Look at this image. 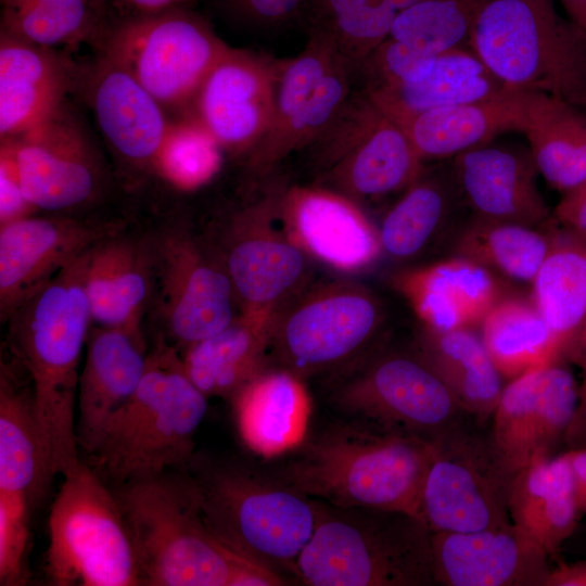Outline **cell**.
I'll list each match as a JSON object with an SVG mask.
<instances>
[{"label": "cell", "mask_w": 586, "mask_h": 586, "mask_svg": "<svg viewBox=\"0 0 586 586\" xmlns=\"http://www.w3.org/2000/svg\"><path fill=\"white\" fill-rule=\"evenodd\" d=\"M276 318L240 313L215 334L183 348L184 370L208 397H233L266 369Z\"/></svg>", "instance_id": "f1b7e54d"}, {"label": "cell", "mask_w": 586, "mask_h": 586, "mask_svg": "<svg viewBox=\"0 0 586 586\" xmlns=\"http://www.w3.org/2000/svg\"><path fill=\"white\" fill-rule=\"evenodd\" d=\"M392 283L422 327L436 331L480 327L501 298L489 269L457 255L398 271Z\"/></svg>", "instance_id": "cb8c5ba5"}, {"label": "cell", "mask_w": 586, "mask_h": 586, "mask_svg": "<svg viewBox=\"0 0 586 586\" xmlns=\"http://www.w3.org/2000/svg\"><path fill=\"white\" fill-rule=\"evenodd\" d=\"M552 232L532 226L474 217L455 243V254L511 279L531 282L547 256Z\"/></svg>", "instance_id": "ab89813d"}, {"label": "cell", "mask_w": 586, "mask_h": 586, "mask_svg": "<svg viewBox=\"0 0 586 586\" xmlns=\"http://www.w3.org/2000/svg\"><path fill=\"white\" fill-rule=\"evenodd\" d=\"M224 267L241 313L276 318L306 288L308 256L283 229L277 190L239 212L230 222Z\"/></svg>", "instance_id": "5bb4252c"}, {"label": "cell", "mask_w": 586, "mask_h": 586, "mask_svg": "<svg viewBox=\"0 0 586 586\" xmlns=\"http://www.w3.org/2000/svg\"><path fill=\"white\" fill-rule=\"evenodd\" d=\"M141 330L95 327L89 331L77 394L76 435L88 454L110 419L135 393L148 366Z\"/></svg>", "instance_id": "603a6c76"}, {"label": "cell", "mask_w": 586, "mask_h": 586, "mask_svg": "<svg viewBox=\"0 0 586 586\" xmlns=\"http://www.w3.org/2000/svg\"><path fill=\"white\" fill-rule=\"evenodd\" d=\"M279 220L311 258L343 272L371 266L382 253L378 229L356 201L321 184L277 190Z\"/></svg>", "instance_id": "ffe728a7"}, {"label": "cell", "mask_w": 586, "mask_h": 586, "mask_svg": "<svg viewBox=\"0 0 586 586\" xmlns=\"http://www.w3.org/2000/svg\"><path fill=\"white\" fill-rule=\"evenodd\" d=\"M332 402L346 413L437 440L456 430L461 410L448 387L415 351L362 360L337 383Z\"/></svg>", "instance_id": "7c38bea8"}, {"label": "cell", "mask_w": 586, "mask_h": 586, "mask_svg": "<svg viewBox=\"0 0 586 586\" xmlns=\"http://www.w3.org/2000/svg\"><path fill=\"white\" fill-rule=\"evenodd\" d=\"M505 89L504 84L468 47L437 54L433 69L419 82L364 91L377 106L400 124L418 113L482 101Z\"/></svg>", "instance_id": "836d02e7"}, {"label": "cell", "mask_w": 586, "mask_h": 586, "mask_svg": "<svg viewBox=\"0 0 586 586\" xmlns=\"http://www.w3.org/2000/svg\"><path fill=\"white\" fill-rule=\"evenodd\" d=\"M279 61L228 47L193 99L195 120L221 150L250 152L267 132Z\"/></svg>", "instance_id": "ac0fdd59"}, {"label": "cell", "mask_w": 586, "mask_h": 586, "mask_svg": "<svg viewBox=\"0 0 586 586\" xmlns=\"http://www.w3.org/2000/svg\"><path fill=\"white\" fill-rule=\"evenodd\" d=\"M5 139L15 154L23 192L35 208L69 209L98 194L99 156L66 103L33 128Z\"/></svg>", "instance_id": "9a60e30c"}, {"label": "cell", "mask_w": 586, "mask_h": 586, "mask_svg": "<svg viewBox=\"0 0 586 586\" xmlns=\"http://www.w3.org/2000/svg\"><path fill=\"white\" fill-rule=\"evenodd\" d=\"M435 449L436 440L403 430L368 421L345 424L313 442L291 463L284 483L332 506L422 520V488Z\"/></svg>", "instance_id": "3957f363"}, {"label": "cell", "mask_w": 586, "mask_h": 586, "mask_svg": "<svg viewBox=\"0 0 586 586\" xmlns=\"http://www.w3.org/2000/svg\"><path fill=\"white\" fill-rule=\"evenodd\" d=\"M523 133L548 184L562 194L586 180V114L562 98L522 91Z\"/></svg>", "instance_id": "d6a6232c"}, {"label": "cell", "mask_w": 586, "mask_h": 586, "mask_svg": "<svg viewBox=\"0 0 586 586\" xmlns=\"http://www.w3.org/2000/svg\"><path fill=\"white\" fill-rule=\"evenodd\" d=\"M547 586H586V560L561 563L551 569Z\"/></svg>", "instance_id": "f5cc1de1"}, {"label": "cell", "mask_w": 586, "mask_h": 586, "mask_svg": "<svg viewBox=\"0 0 586 586\" xmlns=\"http://www.w3.org/2000/svg\"><path fill=\"white\" fill-rule=\"evenodd\" d=\"M37 211L26 199L11 142L0 144V226L27 217Z\"/></svg>", "instance_id": "c3c4849f"}, {"label": "cell", "mask_w": 586, "mask_h": 586, "mask_svg": "<svg viewBox=\"0 0 586 586\" xmlns=\"http://www.w3.org/2000/svg\"><path fill=\"white\" fill-rule=\"evenodd\" d=\"M532 286L531 301L564 359L586 318V239L563 227L553 228L550 250Z\"/></svg>", "instance_id": "d590c367"}, {"label": "cell", "mask_w": 586, "mask_h": 586, "mask_svg": "<svg viewBox=\"0 0 586 586\" xmlns=\"http://www.w3.org/2000/svg\"><path fill=\"white\" fill-rule=\"evenodd\" d=\"M77 82L73 65L55 50L0 33V138L43 120Z\"/></svg>", "instance_id": "484cf974"}, {"label": "cell", "mask_w": 586, "mask_h": 586, "mask_svg": "<svg viewBox=\"0 0 586 586\" xmlns=\"http://www.w3.org/2000/svg\"><path fill=\"white\" fill-rule=\"evenodd\" d=\"M53 477L31 387L22 385L12 368L1 361L0 495L22 498L34 508Z\"/></svg>", "instance_id": "f546056e"}, {"label": "cell", "mask_w": 586, "mask_h": 586, "mask_svg": "<svg viewBox=\"0 0 586 586\" xmlns=\"http://www.w3.org/2000/svg\"><path fill=\"white\" fill-rule=\"evenodd\" d=\"M483 343L504 379L564 360L532 301L500 298L480 324Z\"/></svg>", "instance_id": "74e56055"}, {"label": "cell", "mask_w": 586, "mask_h": 586, "mask_svg": "<svg viewBox=\"0 0 586 586\" xmlns=\"http://www.w3.org/2000/svg\"><path fill=\"white\" fill-rule=\"evenodd\" d=\"M87 82L97 124L111 148L129 163L156 167L170 130L164 107L127 71L102 56Z\"/></svg>", "instance_id": "d4e9b609"}, {"label": "cell", "mask_w": 586, "mask_h": 586, "mask_svg": "<svg viewBox=\"0 0 586 586\" xmlns=\"http://www.w3.org/2000/svg\"><path fill=\"white\" fill-rule=\"evenodd\" d=\"M239 434L256 455L272 458L304 441L311 405L303 379L283 369H265L232 399Z\"/></svg>", "instance_id": "4316f807"}, {"label": "cell", "mask_w": 586, "mask_h": 586, "mask_svg": "<svg viewBox=\"0 0 586 586\" xmlns=\"http://www.w3.org/2000/svg\"><path fill=\"white\" fill-rule=\"evenodd\" d=\"M99 8L103 11L105 9V0H93Z\"/></svg>", "instance_id": "9f6ffc18"}, {"label": "cell", "mask_w": 586, "mask_h": 586, "mask_svg": "<svg viewBox=\"0 0 586 586\" xmlns=\"http://www.w3.org/2000/svg\"><path fill=\"white\" fill-rule=\"evenodd\" d=\"M221 148L195 119L170 125L156 168L183 189H194L218 170Z\"/></svg>", "instance_id": "ee69618b"}, {"label": "cell", "mask_w": 586, "mask_h": 586, "mask_svg": "<svg viewBox=\"0 0 586 586\" xmlns=\"http://www.w3.org/2000/svg\"><path fill=\"white\" fill-rule=\"evenodd\" d=\"M342 58L331 41L309 34L301 53L279 61L270 126L247 155L254 174L266 176L291 153L310 146L330 126L340 106L319 82Z\"/></svg>", "instance_id": "2e32d148"}, {"label": "cell", "mask_w": 586, "mask_h": 586, "mask_svg": "<svg viewBox=\"0 0 586 586\" xmlns=\"http://www.w3.org/2000/svg\"><path fill=\"white\" fill-rule=\"evenodd\" d=\"M148 586H279L282 575L226 547L207 527L195 480L168 469L111 487Z\"/></svg>", "instance_id": "6da1fadb"}, {"label": "cell", "mask_w": 586, "mask_h": 586, "mask_svg": "<svg viewBox=\"0 0 586 586\" xmlns=\"http://www.w3.org/2000/svg\"><path fill=\"white\" fill-rule=\"evenodd\" d=\"M233 16L246 23L275 27L304 18L309 0H218Z\"/></svg>", "instance_id": "7dc6e473"}, {"label": "cell", "mask_w": 586, "mask_h": 586, "mask_svg": "<svg viewBox=\"0 0 586 586\" xmlns=\"http://www.w3.org/2000/svg\"><path fill=\"white\" fill-rule=\"evenodd\" d=\"M436 56L388 37L374 49L359 69L366 77L364 90L419 82L431 73Z\"/></svg>", "instance_id": "f6af8a7d"}, {"label": "cell", "mask_w": 586, "mask_h": 586, "mask_svg": "<svg viewBox=\"0 0 586 586\" xmlns=\"http://www.w3.org/2000/svg\"><path fill=\"white\" fill-rule=\"evenodd\" d=\"M102 54L165 107L193 101L227 46L187 8L128 15L100 37Z\"/></svg>", "instance_id": "30bf717a"}, {"label": "cell", "mask_w": 586, "mask_h": 586, "mask_svg": "<svg viewBox=\"0 0 586 586\" xmlns=\"http://www.w3.org/2000/svg\"><path fill=\"white\" fill-rule=\"evenodd\" d=\"M384 321L381 301L359 283L305 288L278 313L269 352L302 379L343 369L372 345Z\"/></svg>", "instance_id": "9c48e42d"}, {"label": "cell", "mask_w": 586, "mask_h": 586, "mask_svg": "<svg viewBox=\"0 0 586 586\" xmlns=\"http://www.w3.org/2000/svg\"><path fill=\"white\" fill-rule=\"evenodd\" d=\"M89 251L5 321L9 349L30 381L53 476L64 477L81 461L75 416L82 349L92 321L84 284Z\"/></svg>", "instance_id": "7a4b0ae2"}, {"label": "cell", "mask_w": 586, "mask_h": 586, "mask_svg": "<svg viewBox=\"0 0 586 586\" xmlns=\"http://www.w3.org/2000/svg\"><path fill=\"white\" fill-rule=\"evenodd\" d=\"M84 284L93 322L141 330L150 294V265L133 243L114 235L95 244L88 254Z\"/></svg>", "instance_id": "1f68e13d"}, {"label": "cell", "mask_w": 586, "mask_h": 586, "mask_svg": "<svg viewBox=\"0 0 586 586\" xmlns=\"http://www.w3.org/2000/svg\"><path fill=\"white\" fill-rule=\"evenodd\" d=\"M416 351L461 410L479 418L493 416L505 387L504 378L474 328L436 331L422 327Z\"/></svg>", "instance_id": "e575fe53"}, {"label": "cell", "mask_w": 586, "mask_h": 586, "mask_svg": "<svg viewBox=\"0 0 586 586\" xmlns=\"http://www.w3.org/2000/svg\"><path fill=\"white\" fill-rule=\"evenodd\" d=\"M318 148L321 186L354 201L405 191L423 173L403 127L362 90L311 144Z\"/></svg>", "instance_id": "8fae6325"}, {"label": "cell", "mask_w": 586, "mask_h": 586, "mask_svg": "<svg viewBox=\"0 0 586 586\" xmlns=\"http://www.w3.org/2000/svg\"><path fill=\"white\" fill-rule=\"evenodd\" d=\"M207 397L187 374L176 347L158 344L135 393L104 424L86 462L110 486L186 469Z\"/></svg>", "instance_id": "277c9868"}, {"label": "cell", "mask_w": 586, "mask_h": 586, "mask_svg": "<svg viewBox=\"0 0 586 586\" xmlns=\"http://www.w3.org/2000/svg\"><path fill=\"white\" fill-rule=\"evenodd\" d=\"M24 499L0 495V585L17 586L28 581L30 513Z\"/></svg>", "instance_id": "bcb514c9"}, {"label": "cell", "mask_w": 586, "mask_h": 586, "mask_svg": "<svg viewBox=\"0 0 586 586\" xmlns=\"http://www.w3.org/2000/svg\"><path fill=\"white\" fill-rule=\"evenodd\" d=\"M570 20L586 30V0H560Z\"/></svg>", "instance_id": "11a10c76"}, {"label": "cell", "mask_w": 586, "mask_h": 586, "mask_svg": "<svg viewBox=\"0 0 586 586\" xmlns=\"http://www.w3.org/2000/svg\"><path fill=\"white\" fill-rule=\"evenodd\" d=\"M564 360L577 366L586 374V318L565 352Z\"/></svg>", "instance_id": "db71d44e"}, {"label": "cell", "mask_w": 586, "mask_h": 586, "mask_svg": "<svg viewBox=\"0 0 586 586\" xmlns=\"http://www.w3.org/2000/svg\"><path fill=\"white\" fill-rule=\"evenodd\" d=\"M470 48L506 88L586 106V30L553 0H485Z\"/></svg>", "instance_id": "52a82bcc"}, {"label": "cell", "mask_w": 586, "mask_h": 586, "mask_svg": "<svg viewBox=\"0 0 586 586\" xmlns=\"http://www.w3.org/2000/svg\"><path fill=\"white\" fill-rule=\"evenodd\" d=\"M158 310L169 336L183 348L226 328L235 318L234 291L224 267L187 234L173 232L155 247Z\"/></svg>", "instance_id": "e0dca14e"}, {"label": "cell", "mask_w": 586, "mask_h": 586, "mask_svg": "<svg viewBox=\"0 0 586 586\" xmlns=\"http://www.w3.org/2000/svg\"><path fill=\"white\" fill-rule=\"evenodd\" d=\"M451 170L476 217L532 227L547 224L550 214L530 150L485 144L456 155Z\"/></svg>", "instance_id": "7402d4cb"}, {"label": "cell", "mask_w": 586, "mask_h": 586, "mask_svg": "<svg viewBox=\"0 0 586 586\" xmlns=\"http://www.w3.org/2000/svg\"><path fill=\"white\" fill-rule=\"evenodd\" d=\"M563 443L566 449L586 446V374L584 383L579 387L578 403Z\"/></svg>", "instance_id": "816d5d0a"}, {"label": "cell", "mask_w": 586, "mask_h": 586, "mask_svg": "<svg viewBox=\"0 0 586 586\" xmlns=\"http://www.w3.org/2000/svg\"><path fill=\"white\" fill-rule=\"evenodd\" d=\"M101 14L93 0H1V31L55 50L97 34Z\"/></svg>", "instance_id": "60d3db41"}, {"label": "cell", "mask_w": 586, "mask_h": 586, "mask_svg": "<svg viewBox=\"0 0 586 586\" xmlns=\"http://www.w3.org/2000/svg\"><path fill=\"white\" fill-rule=\"evenodd\" d=\"M563 453L570 467L575 501L582 517L586 514V446Z\"/></svg>", "instance_id": "f907efd6"}, {"label": "cell", "mask_w": 586, "mask_h": 586, "mask_svg": "<svg viewBox=\"0 0 586 586\" xmlns=\"http://www.w3.org/2000/svg\"><path fill=\"white\" fill-rule=\"evenodd\" d=\"M419 0H309L304 20L309 34L333 43L359 72L390 36L397 15Z\"/></svg>", "instance_id": "f35d334b"}, {"label": "cell", "mask_w": 586, "mask_h": 586, "mask_svg": "<svg viewBox=\"0 0 586 586\" xmlns=\"http://www.w3.org/2000/svg\"><path fill=\"white\" fill-rule=\"evenodd\" d=\"M186 469L195 480L203 519L216 538L256 564L294 576L316 527L317 501L237 464L194 455Z\"/></svg>", "instance_id": "8992f818"}, {"label": "cell", "mask_w": 586, "mask_h": 586, "mask_svg": "<svg viewBox=\"0 0 586 586\" xmlns=\"http://www.w3.org/2000/svg\"><path fill=\"white\" fill-rule=\"evenodd\" d=\"M46 574L56 586H137L133 542L112 488L81 460L52 504Z\"/></svg>", "instance_id": "ba28073f"}, {"label": "cell", "mask_w": 586, "mask_h": 586, "mask_svg": "<svg viewBox=\"0 0 586 586\" xmlns=\"http://www.w3.org/2000/svg\"><path fill=\"white\" fill-rule=\"evenodd\" d=\"M512 480L489 442L454 430L436 440L422 488L421 518L432 533L507 525Z\"/></svg>", "instance_id": "4fadbf2b"}, {"label": "cell", "mask_w": 586, "mask_h": 586, "mask_svg": "<svg viewBox=\"0 0 586 586\" xmlns=\"http://www.w3.org/2000/svg\"><path fill=\"white\" fill-rule=\"evenodd\" d=\"M399 125L423 161L455 157L488 144L499 133L523 132L525 109L522 91L506 88L482 101L418 113Z\"/></svg>", "instance_id": "83f0119b"}, {"label": "cell", "mask_w": 586, "mask_h": 586, "mask_svg": "<svg viewBox=\"0 0 586 586\" xmlns=\"http://www.w3.org/2000/svg\"><path fill=\"white\" fill-rule=\"evenodd\" d=\"M118 225L69 217L27 216L0 226V318L95 244L117 235Z\"/></svg>", "instance_id": "d6986e66"}, {"label": "cell", "mask_w": 586, "mask_h": 586, "mask_svg": "<svg viewBox=\"0 0 586 586\" xmlns=\"http://www.w3.org/2000/svg\"><path fill=\"white\" fill-rule=\"evenodd\" d=\"M553 217L561 227L586 239V180L562 194Z\"/></svg>", "instance_id": "681fc988"}, {"label": "cell", "mask_w": 586, "mask_h": 586, "mask_svg": "<svg viewBox=\"0 0 586 586\" xmlns=\"http://www.w3.org/2000/svg\"><path fill=\"white\" fill-rule=\"evenodd\" d=\"M432 532L400 511L318 502L294 577L309 586L434 585Z\"/></svg>", "instance_id": "5b68a950"}, {"label": "cell", "mask_w": 586, "mask_h": 586, "mask_svg": "<svg viewBox=\"0 0 586 586\" xmlns=\"http://www.w3.org/2000/svg\"><path fill=\"white\" fill-rule=\"evenodd\" d=\"M539 374L540 368L510 380L493 413L489 444L505 470L513 477L540 457L537 447Z\"/></svg>", "instance_id": "b9f144b4"}, {"label": "cell", "mask_w": 586, "mask_h": 586, "mask_svg": "<svg viewBox=\"0 0 586 586\" xmlns=\"http://www.w3.org/2000/svg\"><path fill=\"white\" fill-rule=\"evenodd\" d=\"M509 514L548 556L558 552L581 518L564 453L537 457L514 475Z\"/></svg>", "instance_id": "4dcf8cb0"}, {"label": "cell", "mask_w": 586, "mask_h": 586, "mask_svg": "<svg viewBox=\"0 0 586 586\" xmlns=\"http://www.w3.org/2000/svg\"><path fill=\"white\" fill-rule=\"evenodd\" d=\"M484 1L419 0L397 15L388 37L432 55L468 48Z\"/></svg>", "instance_id": "7bdbcfd3"}, {"label": "cell", "mask_w": 586, "mask_h": 586, "mask_svg": "<svg viewBox=\"0 0 586 586\" xmlns=\"http://www.w3.org/2000/svg\"><path fill=\"white\" fill-rule=\"evenodd\" d=\"M461 198L451 167L421 176L387 211L378 229L381 250L396 260L420 255L447 224L455 200Z\"/></svg>", "instance_id": "8d00e7d4"}, {"label": "cell", "mask_w": 586, "mask_h": 586, "mask_svg": "<svg viewBox=\"0 0 586 586\" xmlns=\"http://www.w3.org/2000/svg\"><path fill=\"white\" fill-rule=\"evenodd\" d=\"M435 584L445 586H547V552L512 522L474 532L431 536Z\"/></svg>", "instance_id": "44dd1931"}]
</instances>
